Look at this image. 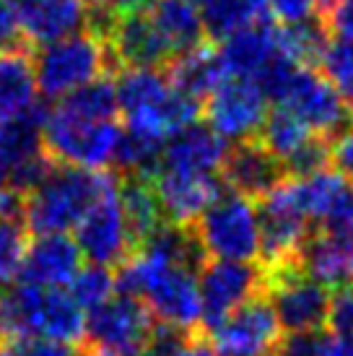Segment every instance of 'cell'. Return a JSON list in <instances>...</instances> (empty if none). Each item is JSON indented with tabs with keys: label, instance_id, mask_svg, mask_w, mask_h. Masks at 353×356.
I'll return each instance as SVG.
<instances>
[{
	"label": "cell",
	"instance_id": "cell-1",
	"mask_svg": "<svg viewBox=\"0 0 353 356\" xmlns=\"http://www.w3.org/2000/svg\"><path fill=\"white\" fill-rule=\"evenodd\" d=\"M115 91L122 128L161 143L200 115V102L185 97L161 68H122Z\"/></svg>",
	"mask_w": 353,
	"mask_h": 356
},
{
	"label": "cell",
	"instance_id": "cell-2",
	"mask_svg": "<svg viewBox=\"0 0 353 356\" xmlns=\"http://www.w3.org/2000/svg\"><path fill=\"white\" fill-rule=\"evenodd\" d=\"M0 336L13 341L47 338L81 346L86 338V317L70 291L13 284L0 297Z\"/></svg>",
	"mask_w": 353,
	"mask_h": 356
},
{
	"label": "cell",
	"instance_id": "cell-3",
	"mask_svg": "<svg viewBox=\"0 0 353 356\" xmlns=\"http://www.w3.org/2000/svg\"><path fill=\"white\" fill-rule=\"evenodd\" d=\"M109 172H88L79 167L55 164L49 175L26 195L24 224L37 234H65L76 229L94 200L115 185Z\"/></svg>",
	"mask_w": 353,
	"mask_h": 356
},
{
	"label": "cell",
	"instance_id": "cell-4",
	"mask_svg": "<svg viewBox=\"0 0 353 356\" xmlns=\"http://www.w3.org/2000/svg\"><path fill=\"white\" fill-rule=\"evenodd\" d=\"M122 138V125L117 120L83 118L73 109L55 104L47 109L42 140L44 151L55 164L79 167L88 172H104L115 164Z\"/></svg>",
	"mask_w": 353,
	"mask_h": 356
},
{
	"label": "cell",
	"instance_id": "cell-5",
	"mask_svg": "<svg viewBox=\"0 0 353 356\" xmlns=\"http://www.w3.org/2000/svg\"><path fill=\"white\" fill-rule=\"evenodd\" d=\"M107 40L97 31H79L73 37L44 44L34 55L37 91L47 99H63L94 81L104 79L109 68Z\"/></svg>",
	"mask_w": 353,
	"mask_h": 356
},
{
	"label": "cell",
	"instance_id": "cell-6",
	"mask_svg": "<svg viewBox=\"0 0 353 356\" xmlns=\"http://www.w3.org/2000/svg\"><path fill=\"white\" fill-rule=\"evenodd\" d=\"M190 229L208 260L249 263L260 252L257 206L229 188L221 190V195L200 213Z\"/></svg>",
	"mask_w": 353,
	"mask_h": 356
},
{
	"label": "cell",
	"instance_id": "cell-7",
	"mask_svg": "<svg viewBox=\"0 0 353 356\" xmlns=\"http://www.w3.org/2000/svg\"><path fill=\"white\" fill-rule=\"evenodd\" d=\"M265 294L286 333H317L327 327L330 289L304 276L299 263L265 270Z\"/></svg>",
	"mask_w": 353,
	"mask_h": 356
},
{
	"label": "cell",
	"instance_id": "cell-8",
	"mask_svg": "<svg viewBox=\"0 0 353 356\" xmlns=\"http://www.w3.org/2000/svg\"><path fill=\"white\" fill-rule=\"evenodd\" d=\"M257 218H260V252H257L260 268L273 270L288 263H299V252L312 234V229L291 198L288 177L278 182L265 198H260Z\"/></svg>",
	"mask_w": 353,
	"mask_h": 356
},
{
	"label": "cell",
	"instance_id": "cell-9",
	"mask_svg": "<svg viewBox=\"0 0 353 356\" xmlns=\"http://www.w3.org/2000/svg\"><path fill=\"white\" fill-rule=\"evenodd\" d=\"M206 125L226 143L255 140L268 120V97L255 81L226 76L206 102Z\"/></svg>",
	"mask_w": 353,
	"mask_h": 356
},
{
	"label": "cell",
	"instance_id": "cell-10",
	"mask_svg": "<svg viewBox=\"0 0 353 356\" xmlns=\"http://www.w3.org/2000/svg\"><path fill=\"white\" fill-rule=\"evenodd\" d=\"M197 289L203 302L200 330L208 333L234 309L265 291V270L252 263L208 260L197 273Z\"/></svg>",
	"mask_w": 353,
	"mask_h": 356
},
{
	"label": "cell",
	"instance_id": "cell-11",
	"mask_svg": "<svg viewBox=\"0 0 353 356\" xmlns=\"http://www.w3.org/2000/svg\"><path fill=\"white\" fill-rule=\"evenodd\" d=\"M218 356H275L284 338L268 294H257L206 333Z\"/></svg>",
	"mask_w": 353,
	"mask_h": 356
},
{
	"label": "cell",
	"instance_id": "cell-12",
	"mask_svg": "<svg viewBox=\"0 0 353 356\" xmlns=\"http://www.w3.org/2000/svg\"><path fill=\"white\" fill-rule=\"evenodd\" d=\"M275 107L288 112L302 125L322 136L333 138L348 125V107L338 97V91L327 83L322 73L312 68H299L275 99Z\"/></svg>",
	"mask_w": 353,
	"mask_h": 356
},
{
	"label": "cell",
	"instance_id": "cell-13",
	"mask_svg": "<svg viewBox=\"0 0 353 356\" xmlns=\"http://www.w3.org/2000/svg\"><path fill=\"white\" fill-rule=\"evenodd\" d=\"M117 185L120 179L94 200V206L88 208L86 216L76 227V245L81 248L83 257L107 268L122 266L133 255V239L120 206Z\"/></svg>",
	"mask_w": 353,
	"mask_h": 356
},
{
	"label": "cell",
	"instance_id": "cell-14",
	"mask_svg": "<svg viewBox=\"0 0 353 356\" xmlns=\"http://www.w3.org/2000/svg\"><path fill=\"white\" fill-rule=\"evenodd\" d=\"M156 323L158 320L140 299L115 294L109 302L88 309L83 341L112 348L117 354H130L138 348H148Z\"/></svg>",
	"mask_w": 353,
	"mask_h": 356
},
{
	"label": "cell",
	"instance_id": "cell-15",
	"mask_svg": "<svg viewBox=\"0 0 353 356\" xmlns=\"http://www.w3.org/2000/svg\"><path fill=\"white\" fill-rule=\"evenodd\" d=\"M257 140L284 164L286 175L291 177H304V175L327 169L330 164L327 138L312 133L306 125H302L299 120L278 107L268 112V120Z\"/></svg>",
	"mask_w": 353,
	"mask_h": 356
},
{
	"label": "cell",
	"instance_id": "cell-16",
	"mask_svg": "<svg viewBox=\"0 0 353 356\" xmlns=\"http://www.w3.org/2000/svg\"><path fill=\"white\" fill-rule=\"evenodd\" d=\"M109 55L125 68H161L174 58L172 47L156 29L148 8H133L117 13L109 24L107 34Z\"/></svg>",
	"mask_w": 353,
	"mask_h": 356
},
{
	"label": "cell",
	"instance_id": "cell-17",
	"mask_svg": "<svg viewBox=\"0 0 353 356\" xmlns=\"http://www.w3.org/2000/svg\"><path fill=\"white\" fill-rule=\"evenodd\" d=\"M167 224L192 227L200 213L221 195V175H190L174 169H156L151 177Z\"/></svg>",
	"mask_w": 353,
	"mask_h": 356
},
{
	"label": "cell",
	"instance_id": "cell-18",
	"mask_svg": "<svg viewBox=\"0 0 353 356\" xmlns=\"http://www.w3.org/2000/svg\"><path fill=\"white\" fill-rule=\"evenodd\" d=\"M288 177L284 164L265 149L260 140L231 143L221 167V182L245 198H265L270 190Z\"/></svg>",
	"mask_w": 353,
	"mask_h": 356
},
{
	"label": "cell",
	"instance_id": "cell-19",
	"mask_svg": "<svg viewBox=\"0 0 353 356\" xmlns=\"http://www.w3.org/2000/svg\"><path fill=\"white\" fill-rule=\"evenodd\" d=\"M16 6L24 42L37 47L73 37L91 21L86 0H16Z\"/></svg>",
	"mask_w": 353,
	"mask_h": 356
},
{
	"label": "cell",
	"instance_id": "cell-20",
	"mask_svg": "<svg viewBox=\"0 0 353 356\" xmlns=\"http://www.w3.org/2000/svg\"><path fill=\"white\" fill-rule=\"evenodd\" d=\"M83 252L68 234H37L29 242L26 260L21 268V284L44 289H63L79 276Z\"/></svg>",
	"mask_w": 353,
	"mask_h": 356
},
{
	"label": "cell",
	"instance_id": "cell-21",
	"mask_svg": "<svg viewBox=\"0 0 353 356\" xmlns=\"http://www.w3.org/2000/svg\"><path fill=\"white\" fill-rule=\"evenodd\" d=\"M229 149L231 143H226L216 130H211L203 122H192L167 140L158 169H174L190 175H221Z\"/></svg>",
	"mask_w": 353,
	"mask_h": 356
},
{
	"label": "cell",
	"instance_id": "cell-22",
	"mask_svg": "<svg viewBox=\"0 0 353 356\" xmlns=\"http://www.w3.org/2000/svg\"><path fill=\"white\" fill-rule=\"evenodd\" d=\"M44 120L47 107L40 102L16 118L0 120V188H8L21 169L47 154L42 140Z\"/></svg>",
	"mask_w": 353,
	"mask_h": 356
},
{
	"label": "cell",
	"instance_id": "cell-23",
	"mask_svg": "<svg viewBox=\"0 0 353 356\" xmlns=\"http://www.w3.org/2000/svg\"><path fill=\"white\" fill-rule=\"evenodd\" d=\"M299 268L304 270V276L330 291L353 286V239L317 229L299 252Z\"/></svg>",
	"mask_w": 353,
	"mask_h": 356
},
{
	"label": "cell",
	"instance_id": "cell-24",
	"mask_svg": "<svg viewBox=\"0 0 353 356\" xmlns=\"http://www.w3.org/2000/svg\"><path fill=\"white\" fill-rule=\"evenodd\" d=\"M278 55H281L278 26H273L270 21L239 31L221 42V47H218V58L224 63L226 76L249 81H255Z\"/></svg>",
	"mask_w": 353,
	"mask_h": 356
},
{
	"label": "cell",
	"instance_id": "cell-25",
	"mask_svg": "<svg viewBox=\"0 0 353 356\" xmlns=\"http://www.w3.org/2000/svg\"><path fill=\"white\" fill-rule=\"evenodd\" d=\"M169 79L185 97L203 104L218 83L226 79V70L216 47H208V42H203L192 50L172 58Z\"/></svg>",
	"mask_w": 353,
	"mask_h": 356
},
{
	"label": "cell",
	"instance_id": "cell-26",
	"mask_svg": "<svg viewBox=\"0 0 353 356\" xmlns=\"http://www.w3.org/2000/svg\"><path fill=\"white\" fill-rule=\"evenodd\" d=\"M120 206L125 213V224H128L130 239H133V250L140 248L143 242L156 234L158 229L167 224L161 203L156 198V190L146 177H125L117 185Z\"/></svg>",
	"mask_w": 353,
	"mask_h": 356
},
{
	"label": "cell",
	"instance_id": "cell-27",
	"mask_svg": "<svg viewBox=\"0 0 353 356\" xmlns=\"http://www.w3.org/2000/svg\"><path fill=\"white\" fill-rule=\"evenodd\" d=\"M148 16L154 19L156 29L172 47L174 58L206 42L203 16L187 0H154L148 6Z\"/></svg>",
	"mask_w": 353,
	"mask_h": 356
},
{
	"label": "cell",
	"instance_id": "cell-28",
	"mask_svg": "<svg viewBox=\"0 0 353 356\" xmlns=\"http://www.w3.org/2000/svg\"><path fill=\"white\" fill-rule=\"evenodd\" d=\"M34 60L24 50L0 52V120L16 118L37 104Z\"/></svg>",
	"mask_w": 353,
	"mask_h": 356
},
{
	"label": "cell",
	"instance_id": "cell-29",
	"mask_svg": "<svg viewBox=\"0 0 353 356\" xmlns=\"http://www.w3.org/2000/svg\"><path fill=\"white\" fill-rule=\"evenodd\" d=\"M206 40L224 42L239 31L270 21L263 0H211L206 8H200Z\"/></svg>",
	"mask_w": 353,
	"mask_h": 356
},
{
	"label": "cell",
	"instance_id": "cell-30",
	"mask_svg": "<svg viewBox=\"0 0 353 356\" xmlns=\"http://www.w3.org/2000/svg\"><path fill=\"white\" fill-rule=\"evenodd\" d=\"M343 188L345 179L335 169H320L304 177H288L291 198L306 221H322Z\"/></svg>",
	"mask_w": 353,
	"mask_h": 356
},
{
	"label": "cell",
	"instance_id": "cell-31",
	"mask_svg": "<svg viewBox=\"0 0 353 356\" xmlns=\"http://www.w3.org/2000/svg\"><path fill=\"white\" fill-rule=\"evenodd\" d=\"M327 29L317 21H304V24H294V26H281L278 29V44H281V52L286 58L302 65V68H309L312 63H320V55L327 47Z\"/></svg>",
	"mask_w": 353,
	"mask_h": 356
},
{
	"label": "cell",
	"instance_id": "cell-32",
	"mask_svg": "<svg viewBox=\"0 0 353 356\" xmlns=\"http://www.w3.org/2000/svg\"><path fill=\"white\" fill-rule=\"evenodd\" d=\"M320 68L348 112H353V42L338 37L327 42L325 52L320 55Z\"/></svg>",
	"mask_w": 353,
	"mask_h": 356
},
{
	"label": "cell",
	"instance_id": "cell-33",
	"mask_svg": "<svg viewBox=\"0 0 353 356\" xmlns=\"http://www.w3.org/2000/svg\"><path fill=\"white\" fill-rule=\"evenodd\" d=\"M117 291V273L107 266H91L81 268L79 276L70 281V297L76 299L81 309H94L115 297Z\"/></svg>",
	"mask_w": 353,
	"mask_h": 356
},
{
	"label": "cell",
	"instance_id": "cell-34",
	"mask_svg": "<svg viewBox=\"0 0 353 356\" xmlns=\"http://www.w3.org/2000/svg\"><path fill=\"white\" fill-rule=\"evenodd\" d=\"M29 250V229L24 221H0V289H8L21 276Z\"/></svg>",
	"mask_w": 353,
	"mask_h": 356
},
{
	"label": "cell",
	"instance_id": "cell-35",
	"mask_svg": "<svg viewBox=\"0 0 353 356\" xmlns=\"http://www.w3.org/2000/svg\"><path fill=\"white\" fill-rule=\"evenodd\" d=\"M320 224H322L320 232H327V234H335V237L353 239V185L345 182V188L340 190V195L335 198L333 208L327 211V216Z\"/></svg>",
	"mask_w": 353,
	"mask_h": 356
},
{
	"label": "cell",
	"instance_id": "cell-36",
	"mask_svg": "<svg viewBox=\"0 0 353 356\" xmlns=\"http://www.w3.org/2000/svg\"><path fill=\"white\" fill-rule=\"evenodd\" d=\"M327 330L335 333V336L353 338V286L330 291Z\"/></svg>",
	"mask_w": 353,
	"mask_h": 356
},
{
	"label": "cell",
	"instance_id": "cell-37",
	"mask_svg": "<svg viewBox=\"0 0 353 356\" xmlns=\"http://www.w3.org/2000/svg\"><path fill=\"white\" fill-rule=\"evenodd\" d=\"M263 3L268 8V16L281 21L284 26L312 21L320 8V0H263Z\"/></svg>",
	"mask_w": 353,
	"mask_h": 356
},
{
	"label": "cell",
	"instance_id": "cell-38",
	"mask_svg": "<svg viewBox=\"0 0 353 356\" xmlns=\"http://www.w3.org/2000/svg\"><path fill=\"white\" fill-rule=\"evenodd\" d=\"M24 31H21L19 6L16 0H0V52L21 50Z\"/></svg>",
	"mask_w": 353,
	"mask_h": 356
},
{
	"label": "cell",
	"instance_id": "cell-39",
	"mask_svg": "<svg viewBox=\"0 0 353 356\" xmlns=\"http://www.w3.org/2000/svg\"><path fill=\"white\" fill-rule=\"evenodd\" d=\"M330 164L345 182H353V122L330 138Z\"/></svg>",
	"mask_w": 353,
	"mask_h": 356
},
{
	"label": "cell",
	"instance_id": "cell-40",
	"mask_svg": "<svg viewBox=\"0 0 353 356\" xmlns=\"http://www.w3.org/2000/svg\"><path fill=\"white\" fill-rule=\"evenodd\" d=\"M327 24L338 40L353 42V0H335L327 8Z\"/></svg>",
	"mask_w": 353,
	"mask_h": 356
},
{
	"label": "cell",
	"instance_id": "cell-41",
	"mask_svg": "<svg viewBox=\"0 0 353 356\" xmlns=\"http://www.w3.org/2000/svg\"><path fill=\"white\" fill-rule=\"evenodd\" d=\"M21 356H79V351L70 343L47 341V338H24L19 341Z\"/></svg>",
	"mask_w": 353,
	"mask_h": 356
},
{
	"label": "cell",
	"instance_id": "cell-42",
	"mask_svg": "<svg viewBox=\"0 0 353 356\" xmlns=\"http://www.w3.org/2000/svg\"><path fill=\"white\" fill-rule=\"evenodd\" d=\"M167 356H218L216 348L211 346V341L203 330H195V333H187L179 343H176Z\"/></svg>",
	"mask_w": 353,
	"mask_h": 356
},
{
	"label": "cell",
	"instance_id": "cell-43",
	"mask_svg": "<svg viewBox=\"0 0 353 356\" xmlns=\"http://www.w3.org/2000/svg\"><path fill=\"white\" fill-rule=\"evenodd\" d=\"M79 356H120V354L117 351H112V348H104V346H97V343L83 341V343H81Z\"/></svg>",
	"mask_w": 353,
	"mask_h": 356
},
{
	"label": "cell",
	"instance_id": "cell-44",
	"mask_svg": "<svg viewBox=\"0 0 353 356\" xmlns=\"http://www.w3.org/2000/svg\"><path fill=\"white\" fill-rule=\"evenodd\" d=\"M0 356H21L19 341H13V338H3V336H0Z\"/></svg>",
	"mask_w": 353,
	"mask_h": 356
},
{
	"label": "cell",
	"instance_id": "cell-45",
	"mask_svg": "<svg viewBox=\"0 0 353 356\" xmlns=\"http://www.w3.org/2000/svg\"><path fill=\"white\" fill-rule=\"evenodd\" d=\"M146 3H154V0H128V8H146Z\"/></svg>",
	"mask_w": 353,
	"mask_h": 356
},
{
	"label": "cell",
	"instance_id": "cell-46",
	"mask_svg": "<svg viewBox=\"0 0 353 356\" xmlns=\"http://www.w3.org/2000/svg\"><path fill=\"white\" fill-rule=\"evenodd\" d=\"M122 356H154L148 348H138V351H130V354H122Z\"/></svg>",
	"mask_w": 353,
	"mask_h": 356
},
{
	"label": "cell",
	"instance_id": "cell-47",
	"mask_svg": "<svg viewBox=\"0 0 353 356\" xmlns=\"http://www.w3.org/2000/svg\"><path fill=\"white\" fill-rule=\"evenodd\" d=\"M187 3H192V6H195V8L200 10V8H206L211 0H187Z\"/></svg>",
	"mask_w": 353,
	"mask_h": 356
},
{
	"label": "cell",
	"instance_id": "cell-48",
	"mask_svg": "<svg viewBox=\"0 0 353 356\" xmlns=\"http://www.w3.org/2000/svg\"><path fill=\"white\" fill-rule=\"evenodd\" d=\"M333 3H335V0H320V8L327 10V8H330V6H333Z\"/></svg>",
	"mask_w": 353,
	"mask_h": 356
}]
</instances>
